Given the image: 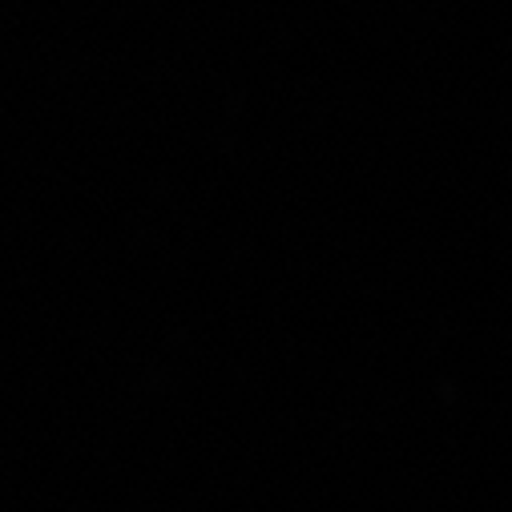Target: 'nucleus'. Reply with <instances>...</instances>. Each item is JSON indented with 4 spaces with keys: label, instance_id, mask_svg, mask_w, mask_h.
<instances>
[]
</instances>
